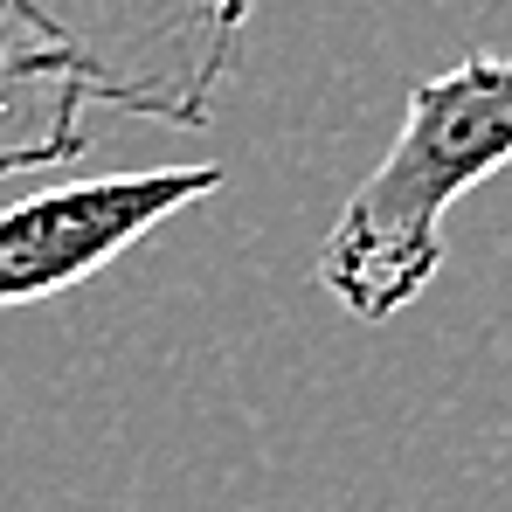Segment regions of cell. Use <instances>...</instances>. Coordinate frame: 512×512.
<instances>
[{"label":"cell","mask_w":512,"mask_h":512,"mask_svg":"<svg viewBox=\"0 0 512 512\" xmlns=\"http://www.w3.org/2000/svg\"><path fill=\"white\" fill-rule=\"evenodd\" d=\"M250 14L256 0H0V35L56 49L104 111L201 132Z\"/></svg>","instance_id":"cell-2"},{"label":"cell","mask_w":512,"mask_h":512,"mask_svg":"<svg viewBox=\"0 0 512 512\" xmlns=\"http://www.w3.org/2000/svg\"><path fill=\"white\" fill-rule=\"evenodd\" d=\"M90 146V90L84 77L35 42L0 35V180L63 167Z\"/></svg>","instance_id":"cell-4"},{"label":"cell","mask_w":512,"mask_h":512,"mask_svg":"<svg viewBox=\"0 0 512 512\" xmlns=\"http://www.w3.org/2000/svg\"><path fill=\"white\" fill-rule=\"evenodd\" d=\"M506 167H512V56L478 49L436 77H416L388 153L374 160V173L340 208V222L326 229L319 284L353 319L388 326L443 270L450 208Z\"/></svg>","instance_id":"cell-1"},{"label":"cell","mask_w":512,"mask_h":512,"mask_svg":"<svg viewBox=\"0 0 512 512\" xmlns=\"http://www.w3.org/2000/svg\"><path fill=\"white\" fill-rule=\"evenodd\" d=\"M215 187L222 167H139L21 194L14 208H0V312L77 291Z\"/></svg>","instance_id":"cell-3"}]
</instances>
